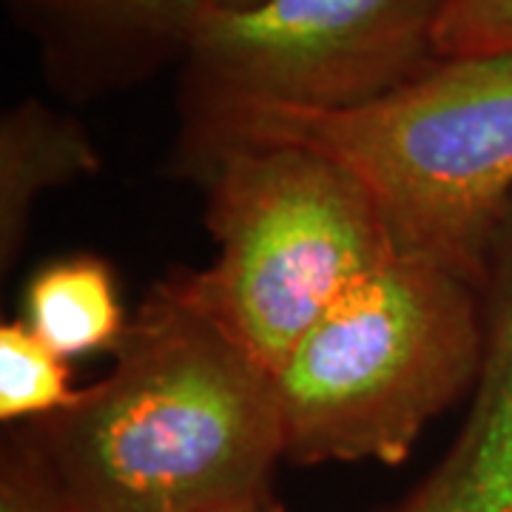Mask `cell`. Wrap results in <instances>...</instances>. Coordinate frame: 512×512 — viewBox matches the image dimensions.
Listing matches in <instances>:
<instances>
[{"mask_svg":"<svg viewBox=\"0 0 512 512\" xmlns=\"http://www.w3.org/2000/svg\"><path fill=\"white\" fill-rule=\"evenodd\" d=\"M114 367L26 424L72 512H214L271 493L282 450L274 373L194 282H157Z\"/></svg>","mask_w":512,"mask_h":512,"instance_id":"6da1fadb","label":"cell"},{"mask_svg":"<svg viewBox=\"0 0 512 512\" xmlns=\"http://www.w3.org/2000/svg\"><path fill=\"white\" fill-rule=\"evenodd\" d=\"M288 143L365 185L402 256L481 288L512 214V55L436 60L404 86L342 111L254 109L183 154L205 171L225 148Z\"/></svg>","mask_w":512,"mask_h":512,"instance_id":"7a4b0ae2","label":"cell"},{"mask_svg":"<svg viewBox=\"0 0 512 512\" xmlns=\"http://www.w3.org/2000/svg\"><path fill=\"white\" fill-rule=\"evenodd\" d=\"M484 350L476 282L396 256L313 325L274 373L291 464H402L421 430L473 390Z\"/></svg>","mask_w":512,"mask_h":512,"instance_id":"3957f363","label":"cell"},{"mask_svg":"<svg viewBox=\"0 0 512 512\" xmlns=\"http://www.w3.org/2000/svg\"><path fill=\"white\" fill-rule=\"evenodd\" d=\"M202 174L217 259L194 282L271 373L345 293L399 256L365 185L311 148H225Z\"/></svg>","mask_w":512,"mask_h":512,"instance_id":"277c9868","label":"cell"},{"mask_svg":"<svg viewBox=\"0 0 512 512\" xmlns=\"http://www.w3.org/2000/svg\"><path fill=\"white\" fill-rule=\"evenodd\" d=\"M444 0H259L200 6L185 40L188 154L254 109L365 106L430 69Z\"/></svg>","mask_w":512,"mask_h":512,"instance_id":"5b68a950","label":"cell"},{"mask_svg":"<svg viewBox=\"0 0 512 512\" xmlns=\"http://www.w3.org/2000/svg\"><path fill=\"white\" fill-rule=\"evenodd\" d=\"M484 350L473 402L439 464L373 512H512V214L481 282Z\"/></svg>","mask_w":512,"mask_h":512,"instance_id":"8992f818","label":"cell"},{"mask_svg":"<svg viewBox=\"0 0 512 512\" xmlns=\"http://www.w3.org/2000/svg\"><path fill=\"white\" fill-rule=\"evenodd\" d=\"M72 80H128L183 52L200 0H6Z\"/></svg>","mask_w":512,"mask_h":512,"instance_id":"52a82bcc","label":"cell"},{"mask_svg":"<svg viewBox=\"0 0 512 512\" xmlns=\"http://www.w3.org/2000/svg\"><path fill=\"white\" fill-rule=\"evenodd\" d=\"M100 154L86 128L37 97L20 100L0 120V259L15 262L35 200L77 177L94 174Z\"/></svg>","mask_w":512,"mask_h":512,"instance_id":"ba28073f","label":"cell"},{"mask_svg":"<svg viewBox=\"0 0 512 512\" xmlns=\"http://www.w3.org/2000/svg\"><path fill=\"white\" fill-rule=\"evenodd\" d=\"M23 322L63 359L114 350L128 328L109 262L92 254L40 268L26 288Z\"/></svg>","mask_w":512,"mask_h":512,"instance_id":"9c48e42d","label":"cell"},{"mask_svg":"<svg viewBox=\"0 0 512 512\" xmlns=\"http://www.w3.org/2000/svg\"><path fill=\"white\" fill-rule=\"evenodd\" d=\"M69 359L49 348L23 319L0 328V419L3 424L40 421L72 407Z\"/></svg>","mask_w":512,"mask_h":512,"instance_id":"30bf717a","label":"cell"},{"mask_svg":"<svg viewBox=\"0 0 512 512\" xmlns=\"http://www.w3.org/2000/svg\"><path fill=\"white\" fill-rule=\"evenodd\" d=\"M433 46L439 60L512 55V0H444Z\"/></svg>","mask_w":512,"mask_h":512,"instance_id":"8fae6325","label":"cell"},{"mask_svg":"<svg viewBox=\"0 0 512 512\" xmlns=\"http://www.w3.org/2000/svg\"><path fill=\"white\" fill-rule=\"evenodd\" d=\"M0 512H72L26 427H18L3 444Z\"/></svg>","mask_w":512,"mask_h":512,"instance_id":"7c38bea8","label":"cell"},{"mask_svg":"<svg viewBox=\"0 0 512 512\" xmlns=\"http://www.w3.org/2000/svg\"><path fill=\"white\" fill-rule=\"evenodd\" d=\"M214 512H288L285 510V504L276 498V493L265 495H256L251 501H242V504H234V507H225V510H214Z\"/></svg>","mask_w":512,"mask_h":512,"instance_id":"4fadbf2b","label":"cell"},{"mask_svg":"<svg viewBox=\"0 0 512 512\" xmlns=\"http://www.w3.org/2000/svg\"><path fill=\"white\" fill-rule=\"evenodd\" d=\"M202 6H231V9H239V6H254L259 0H200Z\"/></svg>","mask_w":512,"mask_h":512,"instance_id":"5bb4252c","label":"cell"}]
</instances>
